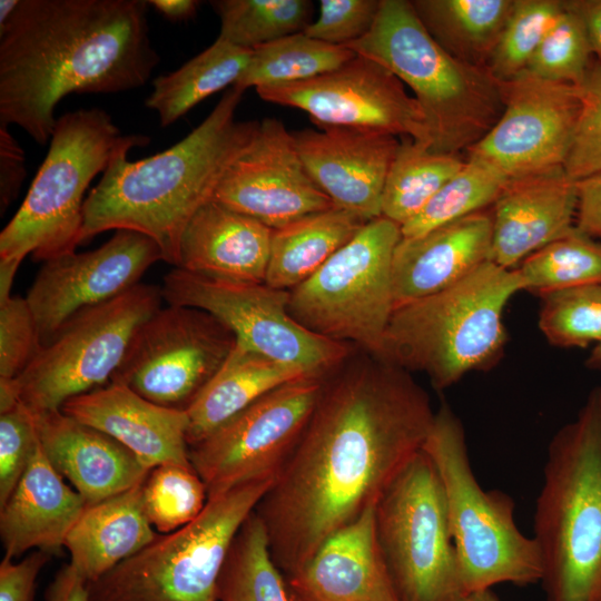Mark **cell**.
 I'll return each mask as SVG.
<instances>
[{
    "label": "cell",
    "mask_w": 601,
    "mask_h": 601,
    "mask_svg": "<svg viewBox=\"0 0 601 601\" xmlns=\"http://www.w3.org/2000/svg\"><path fill=\"white\" fill-rule=\"evenodd\" d=\"M435 412L410 372L367 353L325 377L303 434L255 509L284 577L377 502L423 450Z\"/></svg>",
    "instance_id": "cell-1"
},
{
    "label": "cell",
    "mask_w": 601,
    "mask_h": 601,
    "mask_svg": "<svg viewBox=\"0 0 601 601\" xmlns=\"http://www.w3.org/2000/svg\"><path fill=\"white\" fill-rule=\"evenodd\" d=\"M146 0H19L0 28V126L50 141L70 93L141 87L159 62Z\"/></svg>",
    "instance_id": "cell-2"
},
{
    "label": "cell",
    "mask_w": 601,
    "mask_h": 601,
    "mask_svg": "<svg viewBox=\"0 0 601 601\" xmlns=\"http://www.w3.org/2000/svg\"><path fill=\"white\" fill-rule=\"evenodd\" d=\"M243 92L231 86L199 126L162 152L130 161L131 148L119 150L85 200L80 244L110 229L134 230L176 267L186 225L259 127L235 119Z\"/></svg>",
    "instance_id": "cell-3"
},
{
    "label": "cell",
    "mask_w": 601,
    "mask_h": 601,
    "mask_svg": "<svg viewBox=\"0 0 601 601\" xmlns=\"http://www.w3.org/2000/svg\"><path fill=\"white\" fill-rule=\"evenodd\" d=\"M533 539L546 601H601V387L548 446Z\"/></svg>",
    "instance_id": "cell-4"
},
{
    "label": "cell",
    "mask_w": 601,
    "mask_h": 601,
    "mask_svg": "<svg viewBox=\"0 0 601 601\" xmlns=\"http://www.w3.org/2000/svg\"><path fill=\"white\" fill-rule=\"evenodd\" d=\"M521 290L514 268L487 260L449 288L397 305L375 357L422 372L443 391L497 359L506 342L504 308Z\"/></svg>",
    "instance_id": "cell-5"
},
{
    "label": "cell",
    "mask_w": 601,
    "mask_h": 601,
    "mask_svg": "<svg viewBox=\"0 0 601 601\" xmlns=\"http://www.w3.org/2000/svg\"><path fill=\"white\" fill-rule=\"evenodd\" d=\"M345 47L378 62L411 88L427 119L430 149L435 152L467 151L503 112L501 82L487 68L445 51L411 1L382 0L371 31Z\"/></svg>",
    "instance_id": "cell-6"
},
{
    "label": "cell",
    "mask_w": 601,
    "mask_h": 601,
    "mask_svg": "<svg viewBox=\"0 0 601 601\" xmlns=\"http://www.w3.org/2000/svg\"><path fill=\"white\" fill-rule=\"evenodd\" d=\"M148 142L144 135H121L99 108L60 116L23 203L0 234V270L14 274L29 254L47 262L73 253L91 180L105 173L119 150Z\"/></svg>",
    "instance_id": "cell-7"
},
{
    "label": "cell",
    "mask_w": 601,
    "mask_h": 601,
    "mask_svg": "<svg viewBox=\"0 0 601 601\" xmlns=\"http://www.w3.org/2000/svg\"><path fill=\"white\" fill-rule=\"evenodd\" d=\"M423 450L441 477L464 593L512 583L541 582V555L533 538L514 520L513 500L484 490L471 466L462 422L443 403Z\"/></svg>",
    "instance_id": "cell-8"
},
{
    "label": "cell",
    "mask_w": 601,
    "mask_h": 601,
    "mask_svg": "<svg viewBox=\"0 0 601 601\" xmlns=\"http://www.w3.org/2000/svg\"><path fill=\"white\" fill-rule=\"evenodd\" d=\"M275 477L208 497L200 514L154 541L95 582L90 601H217L231 543Z\"/></svg>",
    "instance_id": "cell-9"
},
{
    "label": "cell",
    "mask_w": 601,
    "mask_h": 601,
    "mask_svg": "<svg viewBox=\"0 0 601 601\" xmlns=\"http://www.w3.org/2000/svg\"><path fill=\"white\" fill-rule=\"evenodd\" d=\"M401 226L367 221L309 278L289 290L288 312L311 332L377 356L395 308L392 263Z\"/></svg>",
    "instance_id": "cell-10"
},
{
    "label": "cell",
    "mask_w": 601,
    "mask_h": 601,
    "mask_svg": "<svg viewBox=\"0 0 601 601\" xmlns=\"http://www.w3.org/2000/svg\"><path fill=\"white\" fill-rule=\"evenodd\" d=\"M375 526L402 601H455L463 595L443 484L424 450L378 497Z\"/></svg>",
    "instance_id": "cell-11"
},
{
    "label": "cell",
    "mask_w": 601,
    "mask_h": 601,
    "mask_svg": "<svg viewBox=\"0 0 601 601\" xmlns=\"http://www.w3.org/2000/svg\"><path fill=\"white\" fill-rule=\"evenodd\" d=\"M161 299L160 287L139 283L73 315L13 380L19 401L32 413L58 411L66 401L108 384L135 332Z\"/></svg>",
    "instance_id": "cell-12"
},
{
    "label": "cell",
    "mask_w": 601,
    "mask_h": 601,
    "mask_svg": "<svg viewBox=\"0 0 601 601\" xmlns=\"http://www.w3.org/2000/svg\"><path fill=\"white\" fill-rule=\"evenodd\" d=\"M168 305L203 309L225 324L237 343L276 362L326 376L351 355L349 344L311 332L288 312L289 290L266 283L234 284L209 279L180 268L164 277Z\"/></svg>",
    "instance_id": "cell-13"
},
{
    "label": "cell",
    "mask_w": 601,
    "mask_h": 601,
    "mask_svg": "<svg viewBox=\"0 0 601 601\" xmlns=\"http://www.w3.org/2000/svg\"><path fill=\"white\" fill-rule=\"evenodd\" d=\"M236 343L234 333L203 309L160 307L137 328L110 382L157 405L187 411Z\"/></svg>",
    "instance_id": "cell-14"
},
{
    "label": "cell",
    "mask_w": 601,
    "mask_h": 601,
    "mask_svg": "<svg viewBox=\"0 0 601 601\" xmlns=\"http://www.w3.org/2000/svg\"><path fill=\"white\" fill-rule=\"evenodd\" d=\"M326 376L302 377L268 392L189 446V461L208 497L276 477L312 416Z\"/></svg>",
    "instance_id": "cell-15"
},
{
    "label": "cell",
    "mask_w": 601,
    "mask_h": 601,
    "mask_svg": "<svg viewBox=\"0 0 601 601\" xmlns=\"http://www.w3.org/2000/svg\"><path fill=\"white\" fill-rule=\"evenodd\" d=\"M268 102L300 109L316 126H348L408 137L431 148L427 119L388 69L364 56L317 77L256 89Z\"/></svg>",
    "instance_id": "cell-16"
},
{
    "label": "cell",
    "mask_w": 601,
    "mask_h": 601,
    "mask_svg": "<svg viewBox=\"0 0 601 601\" xmlns=\"http://www.w3.org/2000/svg\"><path fill=\"white\" fill-rule=\"evenodd\" d=\"M503 112L466 155L480 158L509 179L563 166L578 116L577 86L522 71L501 82Z\"/></svg>",
    "instance_id": "cell-17"
},
{
    "label": "cell",
    "mask_w": 601,
    "mask_h": 601,
    "mask_svg": "<svg viewBox=\"0 0 601 601\" xmlns=\"http://www.w3.org/2000/svg\"><path fill=\"white\" fill-rule=\"evenodd\" d=\"M162 259L148 236L127 229L100 247L45 262L26 297L41 346L82 309L109 302L139 284L145 272Z\"/></svg>",
    "instance_id": "cell-18"
},
{
    "label": "cell",
    "mask_w": 601,
    "mask_h": 601,
    "mask_svg": "<svg viewBox=\"0 0 601 601\" xmlns=\"http://www.w3.org/2000/svg\"><path fill=\"white\" fill-rule=\"evenodd\" d=\"M213 199L272 229L335 207L315 185L296 150L292 131L264 118L218 184Z\"/></svg>",
    "instance_id": "cell-19"
},
{
    "label": "cell",
    "mask_w": 601,
    "mask_h": 601,
    "mask_svg": "<svg viewBox=\"0 0 601 601\" xmlns=\"http://www.w3.org/2000/svg\"><path fill=\"white\" fill-rule=\"evenodd\" d=\"M292 131L299 158L333 204L365 221L382 216L386 176L400 140L380 130L316 126Z\"/></svg>",
    "instance_id": "cell-20"
},
{
    "label": "cell",
    "mask_w": 601,
    "mask_h": 601,
    "mask_svg": "<svg viewBox=\"0 0 601 601\" xmlns=\"http://www.w3.org/2000/svg\"><path fill=\"white\" fill-rule=\"evenodd\" d=\"M578 190L563 166L510 179L493 204L490 259L508 269L574 228Z\"/></svg>",
    "instance_id": "cell-21"
},
{
    "label": "cell",
    "mask_w": 601,
    "mask_h": 601,
    "mask_svg": "<svg viewBox=\"0 0 601 601\" xmlns=\"http://www.w3.org/2000/svg\"><path fill=\"white\" fill-rule=\"evenodd\" d=\"M375 505L285 577L292 601H402L377 540Z\"/></svg>",
    "instance_id": "cell-22"
},
{
    "label": "cell",
    "mask_w": 601,
    "mask_h": 601,
    "mask_svg": "<svg viewBox=\"0 0 601 601\" xmlns=\"http://www.w3.org/2000/svg\"><path fill=\"white\" fill-rule=\"evenodd\" d=\"M60 410L114 437L148 470L160 464H191L186 411L157 405L112 382L66 401Z\"/></svg>",
    "instance_id": "cell-23"
},
{
    "label": "cell",
    "mask_w": 601,
    "mask_h": 601,
    "mask_svg": "<svg viewBox=\"0 0 601 601\" xmlns=\"http://www.w3.org/2000/svg\"><path fill=\"white\" fill-rule=\"evenodd\" d=\"M32 414L43 454L87 506L130 490L147 476L149 470L139 459L108 434L61 410Z\"/></svg>",
    "instance_id": "cell-24"
},
{
    "label": "cell",
    "mask_w": 601,
    "mask_h": 601,
    "mask_svg": "<svg viewBox=\"0 0 601 601\" xmlns=\"http://www.w3.org/2000/svg\"><path fill=\"white\" fill-rule=\"evenodd\" d=\"M492 215L482 210L415 237H402L392 263L395 307L459 283L491 260Z\"/></svg>",
    "instance_id": "cell-25"
},
{
    "label": "cell",
    "mask_w": 601,
    "mask_h": 601,
    "mask_svg": "<svg viewBox=\"0 0 601 601\" xmlns=\"http://www.w3.org/2000/svg\"><path fill=\"white\" fill-rule=\"evenodd\" d=\"M273 229L210 199L179 240L177 268L234 284L265 283Z\"/></svg>",
    "instance_id": "cell-26"
},
{
    "label": "cell",
    "mask_w": 601,
    "mask_h": 601,
    "mask_svg": "<svg viewBox=\"0 0 601 601\" xmlns=\"http://www.w3.org/2000/svg\"><path fill=\"white\" fill-rule=\"evenodd\" d=\"M83 497L67 485L39 445L7 501L0 505L4 555L28 550L55 554L86 509Z\"/></svg>",
    "instance_id": "cell-27"
},
{
    "label": "cell",
    "mask_w": 601,
    "mask_h": 601,
    "mask_svg": "<svg viewBox=\"0 0 601 601\" xmlns=\"http://www.w3.org/2000/svg\"><path fill=\"white\" fill-rule=\"evenodd\" d=\"M157 533L146 516L141 484L86 506L67 535L70 565L89 583L150 544Z\"/></svg>",
    "instance_id": "cell-28"
},
{
    "label": "cell",
    "mask_w": 601,
    "mask_h": 601,
    "mask_svg": "<svg viewBox=\"0 0 601 601\" xmlns=\"http://www.w3.org/2000/svg\"><path fill=\"white\" fill-rule=\"evenodd\" d=\"M306 376L314 375L236 343L223 366L186 411L188 445L200 442L268 392Z\"/></svg>",
    "instance_id": "cell-29"
},
{
    "label": "cell",
    "mask_w": 601,
    "mask_h": 601,
    "mask_svg": "<svg viewBox=\"0 0 601 601\" xmlns=\"http://www.w3.org/2000/svg\"><path fill=\"white\" fill-rule=\"evenodd\" d=\"M333 207L273 229L265 283L290 290L309 278L366 224Z\"/></svg>",
    "instance_id": "cell-30"
},
{
    "label": "cell",
    "mask_w": 601,
    "mask_h": 601,
    "mask_svg": "<svg viewBox=\"0 0 601 601\" xmlns=\"http://www.w3.org/2000/svg\"><path fill=\"white\" fill-rule=\"evenodd\" d=\"M422 24L454 58L487 68L515 0H413Z\"/></svg>",
    "instance_id": "cell-31"
},
{
    "label": "cell",
    "mask_w": 601,
    "mask_h": 601,
    "mask_svg": "<svg viewBox=\"0 0 601 601\" xmlns=\"http://www.w3.org/2000/svg\"><path fill=\"white\" fill-rule=\"evenodd\" d=\"M252 51L217 38L177 70L157 77L146 107L157 111L162 127L174 124L207 97L234 86Z\"/></svg>",
    "instance_id": "cell-32"
},
{
    "label": "cell",
    "mask_w": 601,
    "mask_h": 601,
    "mask_svg": "<svg viewBox=\"0 0 601 601\" xmlns=\"http://www.w3.org/2000/svg\"><path fill=\"white\" fill-rule=\"evenodd\" d=\"M464 162L460 155L435 152L402 137L386 176L382 216L403 226L424 209Z\"/></svg>",
    "instance_id": "cell-33"
},
{
    "label": "cell",
    "mask_w": 601,
    "mask_h": 601,
    "mask_svg": "<svg viewBox=\"0 0 601 601\" xmlns=\"http://www.w3.org/2000/svg\"><path fill=\"white\" fill-rule=\"evenodd\" d=\"M217 601H292L275 564L266 528L254 511L237 532L221 569Z\"/></svg>",
    "instance_id": "cell-34"
},
{
    "label": "cell",
    "mask_w": 601,
    "mask_h": 601,
    "mask_svg": "<svg viewBox=\"0 0 601 601\" xmlns=\"http://www.w3.org/2000/svg\"><path fill=\"white\" fill-rule=\"evenodd\" d=\"M356 53L297 32L253 49L249 62L234 87L245 91L289 83L333 71Z\"/></svg>",
    "instance_id": "cell-35"
},
{
    "label": "cell",
    "mask_w": 601,
    "mask_h": 601,
    "mask_svg": "<svg viewBox=\"0 0 601 601\" xmlns=\"http://www.w3.org/2000/svg\"><path fill=\"white\" fill-rule=\"evenodd\" d=\"M514 269L522 289L540 296L601 284V242L582 234L574 226L570 233L536 250Z\"/></svg>",
    "instance_id": "cell-36"
},
{
    "label": "cell",
    "mask_w": 601,
    "mask_h": 601,
    "mask_svg": "<svg viewBox=\"0 0 601 601\" xmlns=\"http://www.w3.org/2000/svg\"><path fill=\"white\" fill-rule=\"evenodd\" d=\"M220 20L218 38L253 50L303 32L312 22L307 0H216L210 2Z\"/></svg>",
    "instance_id": "cell-37"
},
{
    "label": "cell",
    "mask_w": 601,
    "mask_h": 601,
    "mask_svg": "<svg viewBox=\"0 0 601 601\" xmlns=\"http://www.w3.org/2000/svg\"><path fill=\"white\" fill-rule=\"evenodd\" d=\"M510 179L480 158L467 156L463 167L424 209L401 226L402 237H415L493 205Z\"/></svg>",
    "instance_id": "cell-38"
},
{
    "label": "cell",
    "mask_w": 601,
    "mask_h": 601,
    "mask_svg": "<svg viewBox=\"0 0 601 601\" xmlns=\"http://www.w3.org/2000/svg\"><path fill=\"white\" fill-rule=\"evenodd\" d=\"M207 500L206 485L191 464L157 465L141 483L144 511L160 534L174 532L195 520Z\"/></svg>",
    "instance_id": "cell-39"
},
{
    "label": "cell",
    "mask_w": 601,
    "mask_h": 601,
    "mask_svg": "<svg viewBox=\"0 0 601 601\" xmlns=\"http://www.w3.org/2000/svg\"><path fill=\"white\" fill-rule=\"evenodd\" d=\"M563 9L559 0H515L487 63L491 75L504 82L524 71Z\"/></svg>",
    "instance_id": "cell-40"
},
{
    "label": "cell",
    "mask_w": 601,
    "mask_h": 601,
    "mask_svg": "<svg viewBox=\"0 0 601 601\" xmlns=\"http://www.w3.org/2000/svg\"><path fill=\"white\" fill-rule=\"evenodd\" d=\"M541 298L539 327L550 344L583 347L601 342V284L560 289Z\"/></svg>",
    "instance_id": "cell-41"
},
{
    "label": "cell",
    "mask_w": 601,
    "mask_h": 601,
    "mask_svg": "<svg viewBox=\"0 0 601 601\" xmlns=\"http://www.w3.org/2000/svg\"><path fill=\"white\" fill-rule=\"evenodd\" d=\"M580 16L564 1V9L546 33L525 71L552 82L578 86L584 78L592 55Z\"/></svg>",
    "instance_id": "cell-42"
},
{
    "label": "cell",
    "mask_w": 601,
    "mask_h": 601,
    "mask_svg": "<svg viewBox=\"0 0 601 601\" xmlns=\"http://www.w3.org/2000/svg\"><path fill=\"white\" fill-rule=\"evenodd\" d=\"M577 89L580 112L563 162L573 181L601 173V63L598 60L591 62Z\"/></svg>",
    "instance_id": "cell-43"
},
{
    "label": "cell",
    "mask_w": 601,
    "mask_h": 601,
    "mask_svg": "<svg viewBox=\"0 0 601 601\" xmlns=\"http://www.w3.org/2000/svg\"><path fill=\"white\" fill-rule=\"evenodd\" d=\"M41 347L37 324L26 298L0 300V378H18Z\"/></svg>",
    "instance_id": "cell-44"
},
{
    "label": "cell",
    "mask_w": 601,
    "mask_h": 601,
    "mask_svg": "<svg viewBox=\"0 0 601 601\" xmlns=\"http://www.w3.org/2000/svg\"><path fill=\"white\" fill-rule=\"evenodd\" d=\"M39 439L35 416L21 402L0 412V505L24 473Z\"/></svg>",
    "instance_id": "cell-45"
},
{
    "label": "cell",
    "mask_w": 601,
    "mask_h": 601,
    "mask_svg": "<svg viewBox=\"0 0 601 601\" xmlns=\"http://www.w3.org/2000/svg\"><path fill=\"white\" fill-rule=\"evenodd\" d=\"M382 0H322L319 16L303 31L323 42L343 46L365 37L372 29Z\"/></svg>",
    "instance_id": "cell-46"
},
{
    "label": "cell",
    "mask_w": 601,
    "mask_h": 601,
    "mask_svg": "<svg viewBox=\"0 0 601 601\" xmlns=\"http://www.w3.org/2000/svg\"><path fill=\"white\" fill-rule=\"evenodd\" d=\"M51 555L36 550L18 562L4 555L0 563V601H32L37 577Z\"/></svg>",
    "instance_id": "cell-47"
},
{
    "label": "cell",
    "mask_w": 601,
    "mask_h": 601,
    "mask_svg": "<svg viewBox=\"0 0 601 601\" xmlns=\"http://www.w3.org/2000/svg\"><path fill=\"white\" fill-rule=\"evenodd\" d=\"M26 176L24 154L8 127L0 126V208L7 209Z\"/></svg>",
    "instance_id": "cell-48"
},
{
    "label": "cell",
    "mask_w": 601,
    "mask_h": 601,
    "mask_svg": "<svg viewBox=\"0 0 601 601\" xmlns=\"http://www.w3.org/2000/svg\"><path fill=\"white\" fill-rule=\"evenodd\" d=\"M575 228L601 242V173L577 181Z\"/></svg>",
    "instance_id": "cell-49"
},
{
    "label": "cell",
    "mask_w": 601,
    "mask_h": 601,
    "mask_svg": "<svg viewBox=\"0 0 601 601\" xmlns=\"http://www.w3.org/2000/svg\"><path fill=\"white\" fill-rule=\"evenodd\" d=\"M46 601H90L88 582L70 565H63L46 591Z\"/></svg>",
    "instance_id": "cell-50"
},
{
    "label": "cell",
    "mask_w": 601,
    "mask_h": 601,
    "mask_svg": "<svg viewBox=\"0 0 601 601\" xmlns=\"http://www.w3.org/2000/svg\"><path fill=\"white\" fill-rule=\"evenodd\" d=\"M568 3L580 16L592 52L601 63V0H572Z\"/></svg>",
    "instance_id": "cell-51"
},
{
    "label": "cell",
    "mask_w": 601,
    "mask_h": 601,
    "mask_svg": "<svg viewBox=\"0 0 601 601\" xmlns=\"http://www.w3.org/2000/svg\"><path fill=\"white\" fill-rule=\"evenodd\" d=\"M199 3L196 0H148L149 6L174 22L190 19L195 16Z\"/></svg>",
    "instance_id": "cell-52"
},
{
    "label": "cell",
    "mask_w": 601,
    "mask_h": 601,
    "mask_svg": "<svg viewBox=\"0 0 601 601\" xmlns=\"http://www.w3.org/2000/svg\"><path fill=\"white\" fill-rule=\"evenodd\" d=\"M455 601H501V599L492 589H485L464 593Z\"/></svg>",
    "instance_id": "cell-53"
},
{
    "label": "cell",
    "mask_w": 601,
    "mask_h": 601,
    "mask_svg": "<svg viewBox=\"0 0 601 601\" xmlns=\"http://www.w3.org/2000/svg\"><path fill=\"white\" fill-rule=\"evenodd\" d=\"M19 0L0 1V28L3 27L14 12Z\"/></svg>",
    "instance_id": "cell-54"
},
{
    "label": "cell",
    "mask_w": 601,
    "mask_h": 601,
    "mask_svg": "<svg viewBox=\"0 0 601 601\" xmlns=\"http://www.w3.org/2000/svg\"><path fill=\"white\" fill-rule=\"evenodd\" d=\"M589 363L594 366H601V342L593 348Z\"/></svg>",
    "instance_id": "cell-55"
}]
</instances>
